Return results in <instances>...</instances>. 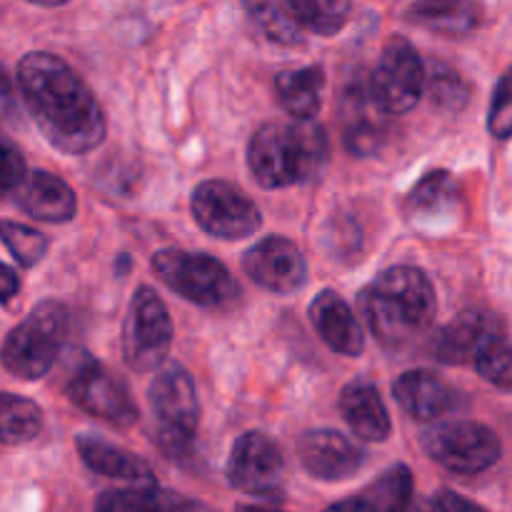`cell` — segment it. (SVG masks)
<instances>
[{"label":"cell","mask_w":512,"mask_h":512,"mask_svg":"<svg viewBox=\"0 0 512 512\" xmlns=\"http://www.w3.org/2000/svg\"><path fill=\"white\" fill-rule=\"evenodd\" d=\"M18 85L53 148L83 155L105 138V115L80 75L50 53H28L18 65Z\"/></svg>","instance_id":"6da1fadb"},{"label":"cell","mask_w":512,"mask_h":512,"mask_svg":"<svg viewBox=\"0 0 512 512\" xmlns=\"http://www.w3.org/2000/svg\"><path fill=\"white\" fill-rule=\"evenodd\" d=\"M360 313L370 333L383 345L410 343L430 330L438 303L428 275L413 265H395L383 270L358 295Z\"/></svg>","instance_id":"7a4b0ae2"},{"label":"cell","mask_w":512,"mask_h":512,"mask_svg":"<svg viewBox=\"0 0 512 512\" xmlns=\"http://www.w3.org/2000/svg\"><path fill=\"white\" fill-rule=\"evenodd\" d=\"M328 160V135L315 120H270L248 145V165L263 188L278 190L313 178Z\"/></svg>","instance_id":"3957f363"},{"label":"cell","mask_w":512,"mask_h":512,"mask_svg":"<svg viewBox=\"0 0 512 512\" xmlns=\"http://www.w3.org/2000/svg\"><path fill=\"white\" fill-rule=\"evenodd\" d=\"M148 398L155 418V425L150 428L155 448L173 463L193 458L200 405L188 370L178 363L163 365L150 383Z\"/></svg>","instance_id":"277c9868"},{"label":"cell","mask_w":512,"mask_h":512,"mask_svg":"<svg viewBox=\"0 0 512 512\" xmlns=\"http://www.w3.org/2000/svg\"><path fill=\"white\" fill-rule=\"evenodd\" d=\"M70 313L63 303L43 300L33 313L15 325L0 348V358L8 373L23 380H38L53 368L68 338Z\"/></svg>","instance_id":"5b68a950"},{"label":"cell","mask_w":512,"mask_h":512,"mask_svg":"<svg viewBox=\"0 0 512 512\" xmlns=\"http://www.w3.org/2000/svg\"><path fill=\"white\" fill-rule=\"evenodd\" d=\"M153 270L173 293L203 308H228L240 295L238 283L218 258L188 250H158Z\"/></svg>","instance_id":"8992f818"},{"label":"cell","mask_w":512,"mask_h":512,"mask_svg":"<svg viewBox=\"0 0 512 512\" xmlns=\"http://www.w3.org/2000/svg\"><path fill=\"white\" fill-rule=\"evenodd\" d=\"M173 343V320L153 288L140 285L123 323V358L135 373L160 368Z\"/></svg>","instance_id":"52a82bcc"},{"label":"cell","mask_w":512,"mask_h":512,"mask_svg":"<svg viewBox=\"0 0 512 512\" xmlns=\"http://www.w3.org/2000/svg\"><path fill=\"white\" fill-rule=\"evenodd\" d=\"M423 450L428 458L458 475H478L500 460V440L485 425L473 420L433 425L423 433Z\"/></svg>","instance_id":"ba28073f"},{"label":"cell","mask_w":512,"mask_h":512,"mask_svg":"<svg viewBox=\"0 0 512 512\" xmlns=\"http://www.w3.org/2000/svg\"><path fill=\"white\" fill-rule=\"evenodd\" d=\"M368 90L383 115H403L418 105L425 90V63L413 43L393 38L385 45L368 80Z\"/></svg>","instance_id":"9c48e42d"},{"label":"cell","mask_w":512,"mask_h":512,"mask_svg":"<svg viewBox=\"0 0 512 512\" xmlns=\"http://www.w3.org/2000/svg\"><path fill=\"white\" fill-rule=\"evenodd\" d=\"M65 393L83 413L93 415L113 428L125 430L138 423L140 413L138 405L133 403V395L128 393L123 380L110 373L98 360H83L70 375Z\"/></svg>","instance_id":"30bf717a"},{"label":"cell","mask_w":512,"mask_h":512,"mask_svg":"<svg viewBox=\"0 0 512 512\" xmlns=\"http://www.w3.org/2000/svg\"><path fill=\"white\" fill-rule=\"evenodd\" d=\"M190 210L208 235L220 240H240L260 228V210L248 195L225 180H203L193 190Z\"/></svg>","instance_id":"8fae6325"},{"label":"cell","mask_w":512,"mask_h":512,"mask_svg":"<svg viewBox=\"0 0 512 512\" xmlns=\"http://www.w3.org/2000/svg\"><path fill=\"white\" fill-rule=\"evenodd\" d=\"M283 475V450L270 435L245 433L233 445L228 460V480L235 490L245 495L273 498L283 488Z\"/></svg>","instance_id":"7c38bea8"},{"label":"cell","mask_w":512,"mask_h":512,"mask_svg":"<svg viewBox=\"0 0 512 512\" xmlns=\"http://www.w3.org/2000/svg\"><path fill=\"white\" fill-rule=\"evenodd\" d=\"M243 270L270 293H295L308 283V263L293 240L268 235L243 255Z\"/></svg>","instance_id":"4fadbf2b"},{"label":"cell","mask_w":512,"mask_h":512,"mask_svg":"<svg viewBox=\"0 0 512 512\" xmlns=\"http://www.w3.org/2000/svg\"><path fill=\"white\" fill-rule=\"evenodd\" d=\"M298 455L310 475L328 483L350 478L365 463L363 448L335 430H308L300 438Z\"/></svg>","instance_id":"5bb4252c"},{"label":"cell","mask_w":512,"mask_h":512,"mask_svg":"<svg viewBox=\"0 0 512 512\" xmlns=\"http://www.w3.org/2000/svg\"><path fill=\"white\" fill-rule=\"evenodd\" d=\"M15 203L25 215L43 223H68L78 210L73 188L63 178L45 170L25 173L15 188Z\"/></svg>","instance_id":"9a60e30c"},{"label":"cell","mask_w":512,"mask_h":512,"mask_svg":"<svg viewBox=\"0 0 512 512\" xmlns=\"http://www.w3.org/2000/svg\"><path fill=\"white\" fill-rule=\"evenodd\" d=\"M458 210V180L448 170H433V173L423 175L405 198V213H408L410 223L428 230L448 225L458 215Z\"/></svg>","instance_id":"2e32d148"},{"label":"cell","mask_w":512,"mask_h":512,"mask_svg":"<svg viewBox=\"0 0 512 512\" xmlns=\"http://www.w3.org/2000/svg\"><path fill=\"white\" fill-rule=\"evenodd\" d=\"M310 323H313L315 333L323 338V343L335 353L348 355V358L363 353V328L343 295L333 293V290H323L315 295V300L310 303Z\"/></svg>","instance_id":"e0dca14e"},{"label":"cell","mask_w":512,"mask_h":512,"mask_svg":"<svg viewBox=\"0 0 512 512\" xmlns=\"http://www.w3.org/2000/svg\"><path fill=\"white\" fill-rule=\"evenodd\" d=\"M340 413L348 428L368 443H385L393 433L388 408L370 380H353L340 393Z\"/></svg>","instance_id":"ac0fdd59"},{"label":"cell","mask_w":512,"mask_h":512,"mask_svg":"<svg viewBox=\"0 0 512 512\" xmlns=\"http://www.w3.org/2000/svg\"><path fill=\"white\" fill-rule=\"evenodd\" d=\"M343 130L345 145L355 155H373L378 153L380 145L385 143V123L383 113L370 98L368 83L355 80L348 88L343 100Z\"/></svg>","instance_id":"d6986e66"},{"label":"cell","mask_w":512,"mask_h":512,"mask_svg":"<svg viewBox=\"0 0 512 512\" xmlns=\"http://www.w3.org/2000/svg\"><path fill=\"white\" fill-rule=\"evenodd\" d=\"M395 400L410 418L433 423L453 408V390L440 375L430 370H410L395 380Z\"/></svg>","instance_id":"ffe728a7"},{"label":"cell","mask_w":512,"mask_h":512,"mask_svg":"<svg viewBox=\"0 0 512 512\" xmlns=\"http://www.w3.org/2000/svg\"><path fill=\"white\" fill-rule=\"evenodd\" d=\"M325 73L320 65L283 70L275 75V95L285 113L298 123H310L323 108Z\"/></svg>","instance_id":"44dd1931"},{"label":"cell","mask_w":512,"mask_h":512,"mask_svg":"<svg viewBox=\"0 0 512 512\" xmlns=\"http://www.w3.org/2000/svg\"><path fill=\"white\" fill-rule=\"evenodd\" d=\"M75 445H78V453L80 458H83V463L88 465L93 473L145 485L153 480V468L148 465V460L105 443L98 435H80Z\"/></svg>","instance_id":"7402d4cb"},{"label":"cell","mask_w":512,"mask_h":512,"mask_svg":"<svg viewBox=\"0 0 512 512\" xmlns=\"http://www.w3.org/2000/svg\"><path fill=\"white\" fill-rule=\"evenodd\" d=\"M95 512H195L188 498L158 485H138V488L108 490L95 503Z\"/></svg>","instance_id":"603a6c76"},{"label":"cell","mask_w":512,"mask_h":512,"mask_svg":"<svg viewBox=\"0 0 512 512\" xmlns=\"http://www.w3.org/2000/svg\"><path fill=\"white\" fill-rule=\"evenodd\" d=\"M493 320L485 318L480 313H465L460 315L455 323H450L448 328H443L435 338L433 353L440 363L448 365H463L473 363V355L478 350L480 340L485 338L490 328H493Z\"/></svg>","instance_id":"cb8c5ba5"},{"label":"cell","mask_w":512,"mask_h":512,"mask_svg":"<svg viewBox=\"0 0 512 512\" xmlns=\"http://www.w3.org/2000/svg\"><path fill=\"white\" fill-rule=\"evenodd\" d=\"M410 23L443 35H468L480 23L475 3H415L408 8Z\"/></svg>","instance_id":"d4e9b609"},{"label":"cell","mask_w":512,"mask_h":512,"mask_svg":"<svg viewBox=\"0 0 512 512\" xmlns=\"http://www.w3.org/2000/svg\"><path fill=\"white\" fill-rule=\"evenodd\" d=\"M43 430V410L30 398L0 393V443L20 445L38 438Z\"/></svg>","instance_id":"484cf974"},{"label":"cell","mask_w":512,"mask_h":512,"mask_svg":"<svg viewBox=\"0 0 512 512\" xmlns=\"http://www.w3.org/2000/svg\"><path fill=\"white\" fill-rule=\"evenodd\" d=\"M360 495L375 512H408L413 503V473L408 465H393Z\"/></svg>","instance_id":"4316f807"},{"label":"cell","mask_w":512,"mask_h":512,"mask_svg":"<svg viewBox=\"0 0 512 512\" xmlns=\"http://www.w3.org/2000/svg\"><path fill=\"white\" fill-rule=\"evenodd\" d=\"M425 90L435 108L445 113H460L470 100V85L465 83L463 75L450 68L443 60H433L425 65Z\"/></svg>","instance_id":"83f0119b"},{"label":"cell","mask_w":512,"mask_h":512,"mask_svg":"<svg viewBox=\"0 0 512 512\" xmlns=\"http://www.w3.org/2000/svg\"><path fill=\"white\" fill-rule=\"evenodd\" d=\"M512 355H510V343L505 338L503 330L498 325L485 333V338L480 340L478 350L473 355L475 370L483 375L488 383H493L495 388L500 390H510V380H512Z\"/></svg>","instance_id":"f1b7e54d"},{"label":"cell","mask_w":512,"mask_h":512,"mask_svg":"<svg viewBox=\"0 0 512 512\" xmlns=\"http://www.w3.org/2000/svg\"><path fill=\"white\" fill-rule=\"evenodd\" d=\"M248 15L263 35H268L273 43L298 45L303 40L305 30L300 25L290 3H253L248 5Z\"/></svg>","instance_id":"f546056e"},{"label":"cell","mask_w":512,"mask_h":512,"mask_svg":"<svg viewBox=\"0 0 512 512\" xmlns=\"http://www.w3.org/2000/svg\"><path fill=\"white\" fill-rule=\"evenodd\" d=\"M290 5L303 30H313L315 35L340 33L353 13V5L345 0H293Z\"/></svg>","instance_id":"4dcf8cb0"},{"label":"cell","mask_w":512,"mask_h":512,"mask_svg":"<svg viewBox=\"0 0 512 512\" xmlns=\"http://www.w3.org/2000/svg\"><path fill=\"white\" fill-rule=\"evenodd\" d=\"M0 240L23 268H33L48 253V238L43 233L13 220H0Z\"/></svg>","instance_id":"1f68e13d"},{"label":"cell","mask_w":512,"mask_h":512,"mask_svg":"<svg viewBox=\"0 0 512 512\" xmlns=\"http://www.w3.org/2000/svg\"><path fill=\"white\" fill-rule=\"evenodd\" d=\"M490 133L498 140H508L512 130V93H510V75L498 80V88L493 93V105H490L488 118Z\"/></svg>","instance_id":"d6a6232c"},{"label":"cell","mask_w":512,"mask_h":512,"mask_svg":"<svg viewBox=\"0 0 512 512\" xmlns=\"http://www.w3.org/2000/svg\"><path fill=\"white\" fill-rule=\"evenodd\" d=\"M25 178V160L23 153L13 140L0 135V198L15 193L20 180Z\"/></svg>","instance_id":"836d02e7"},{"label":"cell","mask_w":512,"mask_h":512,"mask_svg":"<svg viewBox=\"0 0 512 512\" xmlns=\"http://www.w3.org/2000/svg\"><path fill=\"white\" fill-rule=\"evenodd\" d=\"M330 235L325 238V243L330 245V253L335 255H355V250L363 243V235L360 228L350 218H335L328 223Z\"/></svg>","instance_id":"e575fe53"},{"label":"cell","mask_w":512,"mask_h":512,"mask_svg":"<svg viewBox=\"0 0 512 512\" xmlns=\"http://www.w3.org/2000/svg\"><path fill=\"white\" fill-rule=\"evenodd\" d=\"M435 510L438 512H485L475 503H470V500L460 498L458 493H450V490H443V493L435 498Z\"/></svg>","instance_id":"d590c367"},{"label":"cell","mask_w":512,"mask_h":512,"mask_svg":"<svg viewBox=\"0 0 512 512\" xmlns=\"http://www.w3.org/2000/svg\"><path fill=\"white\" fill-rule=\"evenodd\" d=\"M15 115V93L13 80H10L8 70L0 65V120H8Z\"/></svg>","instance_id":"8d00e7d4"},{"label":"cell","mask_w":512,"mask_h":512,"mask_svg":"<svg viewBox=\"0 0 512 512\" xmlns=\"http://www.w3.org/2000/svg\"><path fill=\"white\" fill-rule=\"evenodd\" d=\"M20 290V280L18 273L13 268H8L5 263H0V303H8L18 295Z\"/></svg>","instance_id":"74e56055"},{"label":"cell","mask_w":512,"mask_h":512,"mask_svg":"<svg viewBox=\"0 0 512 512\" xmlns=\"http://www.w3.org/2000/svg\"><path fill=\"white\" fill-rule=\"evenodd\" d=\"M325 512H375V510L370 508V503L363 498V495H355V498L340 500V503L330 505Z\"/></svg>","instance_id":"f35d334b"},{"label":"cell","mask_w":512,"mask_h":512,"mask_svg":"<svg viewBox=\"0 0 512 512\" xmlns=\"http://www.w3.org/2000/svg\"><path fill=\"white\" fill-rule=\"evenodd\" d=\"M235 512H280V510H270V508H255V505H240Z\"/></svg>","instance_id":"ab89813d"}]
</instances>
